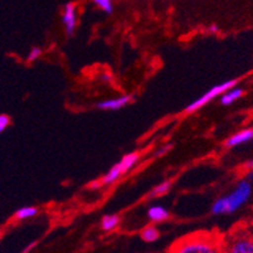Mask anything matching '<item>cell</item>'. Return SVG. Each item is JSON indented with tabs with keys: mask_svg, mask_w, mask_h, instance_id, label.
Masks as SVG:
<instances>
[{
	"mask_svg": "<svg viewBox=\"0 0 253 253\" xmlns=\"http://www.w3.org/2000/svg\"><path fill=\"white\" fill-rule=\"evenodd\" d=\"M252 195V185L248 179L241 180L237 186L225 197L219 198L211 206V213L215 215L225 214V213H234L238 209L242 208Z\"/></svg>",
	"mask_w": 253,
	"mask_h": 253,
	"instance_id": "cell-1",
	"label": "cell"
},
{
	"mask_svg": "<svg viewBox=\"0 0 253 253\" xmlns=\"http://www.w3.org/2000/svg\"><path fill=\"white\" fill-rule=\"evenodd\" d=\"M237 80H228V81L223 82V84H217V86L211 87V89H208V91L204 93V95H202L201 97L197 98L195 101H193L190 105H188L185 107V111L186 112H195L198 111L199 109H202L203 106H206L207 103L211 102V100H214L215 97H218V96H220L223 93V92H225L227 89L232 88V87H234L237 84Z\"/></svg>",
	"mask_w": 253,
	"mask_h": 253,
	"instance_id": "cell-2",
	"label": "cell"
},
{
	"mask_svg": "<svg viewBox=\"0 0 253 253\" xmlns=\"http://www.w3.org/2000/svg\"><path fill=\"white\" fill-rule=\"evenodd\" d=\"M62 23H63L64 31L67 36H73L77 28V6L75 3H68L64 5Z\"/></svg>",
	"mask_w": 253,
	"mask_h": 253,
	"instance_id": "cell-3",
	"label": "cell"
},
{
	"mask_svg": "<svg viewBox=\"0 0 253 253\" xmlns=\"http://www.w3.org/2000/svg\"><path fill=\"white\" fill-rule=\"evenodd\" d=\"M178 252L180 253H214L217 252V248L211 243L202 241V239H195V241H190L178 248Z\"/></svg>",
	"mask_w": 253,
	"mask_h": 253,
	"instance_id": "cell-4",
	"label": "cell"
},
{
	"mask_svg": "<svg viewBox=\"0 0 253 253\" xmlns=\"http://www.w3.org/2000/svg\"><path fill=\"white\" fill-rule=\"evenodd\" d=\"M132 100V95H124L120 97L114 98V100H106L102 102L97 103V109L100 110H110V111H116V110L124 109L125 106Z\"/></svg>",
	"mask_w": 253,
	"mask_h": 253,
	"instance_id": "cell-5",
	"label": "cell"
},
{
	"mask_svg": "<svg viewBox=\"0 0 253 253\" xmlns=\"http://www.w3.org/2000/svg\"><path fill=\"white\" fill-rule=\"evenodd\" d=\"M253 140V128H245V130H241L236 134H233L232 136L228 137V140L224 142L225 148H236L239 145L246 144L248 141H252Z\"/></svg>",
	"mask_w": 253,
	"mask_h": 253,
	"instance_id": "cell-6",
	"label": "cell"
},
{
	"mask_svg": "<svg viewBox=\"0 0 253 253\" xmlns=\"http://www.w3.org/2000/svg\"><path fill=\"white\" fill-rule=\"evenodd\" d=\"M229 252L232 253H253V239L239 238L231 245Z\"/></svg>",
	"mask_w": 253,
	"mask_h": 253,
	"instance_id": "cell-7",
	"label": "cell"
},
{
	"mask_svg": "<svg viewBox=\"0 0 253 253\" xmlns=\"http://www.w3.org/2000/svg\"><path fill=\"white\" fill-rule=\"evenodd\" d=\"M243 96V89L239 88V87H232V88L227 89L225 92H223L222 95L219 96V101L222 105L229 106L234 102V101L239 100V98Z\"/></svg>",
	"mask_w": 253,
	"mask_h": 253,
	"instance_id": "cell-8",
	"label": "cell"
},
{
	"mask_svg": "<svg viewBox=\"0 0 253 253\" xmlns=\"http://www.w3.org/2000/svg\"><path fill=\"white\" fill-rule=\"evenodd\" d=\"M139 159H140L139 154L130 153V154H127V155L124 156V158L121 159V160H120L117 164H119V167H120V169H121V171H123V174H125V172L130 171V170L137 164Z\"/></svg>",
	"mask_w": 253,
	"mask_h": 253,
	"instance_id": "cell-9",
	"label": "cell"
},
{
	"mask_svg": "<svg viewBox=\"0 0 253 253\" xmlns=\"http://www.w3.org/2000/svg\"><path fill=\"white\" fill-rule=\"evenodd\" d=\"M148 217L153 222H163V220H167L169 218V211L162 206H154L149 208Z\"/></svg>",
	"mask_w": 253,
	"mask_h": 253,
	"instance_id": "cell-10",
	"label": "cell"
},
{
	"mask_svg": "<svg viewBox=\"0 0 253 253\" xmlns=\"http://www.w3.org/2000/svg\"><path fill=\"white\" fill-rule=\"evenodd\" d=\"M121 175H123V171L120 169L119 164H115L114 167L103 175V178L101 179V183L105 184V185H110V184H114L115 181L119 180V178Z\"/></svg>",
	"mask_w": 253,
	"mask_h": 253,
	"instance_id": "cell-11",
	"label": "cell"
},
{
	"mask_svg": "<svg viewBox=\"0 0 253 253\" xmlns=\"http://www.w3.org/2000/svg\"><path fill=\"white\" fill-rule=\"evenodd\" d=\"M120 223V217L116 214H109L105 215L102 218V222H101V227H102L103 231H114L115 228H117V225Z\"/></svg>",
	"mask_w": 253,
	"mask_h": 253,
	"instance_id": "cell-12",
	"label": "cell"
},
{
	"mask_svg": "<svg viewBox=\"0 0 253 253\" xmlns=\"http://www.w3.org/2000/svg\"><path fill=\"white\" fill-rule=\"evenodd\" d=\"M38 214V209L36 207H23V208L18 209L15 211L14 217L17 218L18 220H25L29 219V218H33Z\"/></svg>",
	"mask_w": 253,
	"mask_h": 253,
	"instance_id": "cell-13",
	"label": "cell"
},
{
	"mask_svg": "<svg viewBox=\"0 0 253 253\" xmlns=\"http://www.w3.org/2000/svg\"><path fill=\"white\" fill-rule=\"evenodd\" d=\"M170 189H171V181L170 180L163 181V183H160L158 186H155V188L151 190L150 194H149V198L162 197V195L167 194Z\"/></svg>",
	"mask_w": 253,
	"mask_h": 253,
	"instance_id": "cell-14",
	"label": "cell"
},
{
	"mask_svg": "<svg viewBox=\"0 0 253 253\" xmlns=\"http://www.w3.org/2000/svg\"><path fill=\"white\" fill-rule=\"evenodd\" d=\"M159 236H160V233H159L158 228H155V227H146L141 232V238L145 242H155Z\"/></svg>",
	"mask_w": 253,
	"mask_h": 253,
	"instance_id": "cell-15",
	"label": "cell"
},
{
	"mask_svg": "<svg viewBox=\"0 0 253 253\" xmlns=\"http://www.w3.org/2000/svg\"><path fill=\"white\" fill-rule=\"evenodd\" d=\"M93 3L107 14H111L114 11V1L112 0H93Z\"/></svg>",
	"mask_w": 253,
	"mask_h": 253,
	"instance_id": "cell-16",
	"label": "cell"
},
{
	"mask_svg": "<svg viewBox=\"0 0 253 253\" xmlns=\"http://www.w3.org/2000/svg\"><path fill=\"white\" fill-rule=\"evenodd\" d=\"M42 56V49L39 47H33L31 50H29L28 56H27V61L33 62L36 59H38L39 57Z\"/></svg>",
	"mask_w": 253,
	"mask_h": 253,
	"instance_id": "cell-17",
	"label": "cell"
},
{
	"mask_svg": "<svg viewBox=\"0 0 253 253\" xmlns=\"http://www.w3.org/2000/svg\"><path fill=\"white\" fill-rule=\"evenodd\" d=\"M10 124V119L8 115H0V132H3Z\"/></svg>",
	"mask_w": 253,
	"mask_h": 253,
	"instance_id": "cell-18",
	"label": "cell"
},
{
	"mask_svg": "<svg viewBox=\"0 0 253 253\" xmlns=\"http://www.w3.org/2000/svg\"><path fill=\"white\" fill-rule=\"evenodd\" d=\"M171 149V145H165V146H163V148L158 149L155 153V156L156 158H162V156H164L165 154H168V151Z\"/></svg>",
	"mask_w": 253,
	"mask_h": 253,
	"instance_id": "cell-19",
	"label": "cell"
},
{
	"mask_svg": "<svg viewBox=\"0 0 253 253\" xmlns=\"http://www.w3.org/2000/svg\"><path fill=\"white\" fill-rule=\"evenodd\" d=\"M208 32H209V33H211V34H217L218 32H219V28H218V25L211 24V25H209Z\"/></svg>",
	"mask_w": 253,
	"mask_h": 253,
	"instance_id": "cell-20",
	"label": "cell"
},
{
	"mask_svg": "<svg viewBox=\"0 0 253 253\" xmlns=\"http://www.w3.org/2000/svg\"><path fill=\"white\" fill-rule=\"evenodd\" d=\"M245 168H246V169H248V170H253V158L250 159V160L246 163Z\"/></svg>",
	"mask_w": 253,
	"mask_h": 253,
	"instance_id": "cell-21",
	"label": "cell"
},
{
	"mask_svg": "<svg viewBox=\"0 0 253 253\" xmlns=\"http://www.w3.org/2000/svg\"><path fill=\"white\" fill-rule=\"evenodd\" d=\"M247 179H248V180L253 181V170H250V172L247 174Z\"/></svg>",
	"mask_w": 253,
	"mask_h": 253,
	"instance_id": "cell-22",
	"label": "cell"
}]
</instances>
